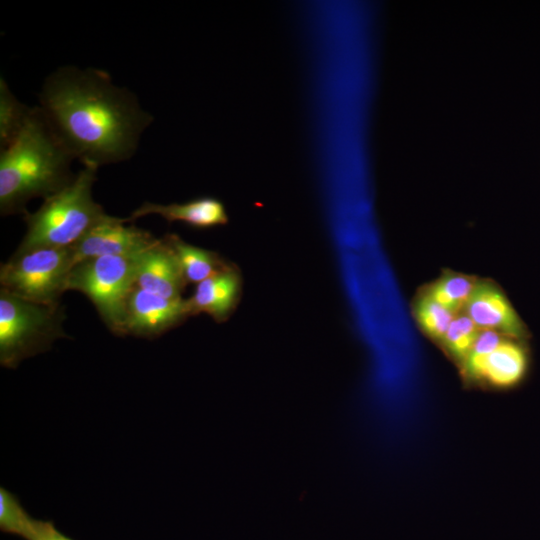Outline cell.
<instances>
[{"label":"cell","instance_id":"obj_14","mask_svg":"<svg viewBox=\"0 0 540 540\" xmlns=\"http://www.w3.org/2000/svg\"><path fill=\"white\" fill-rule=\"evenodd\" d=\"M526 368L525 351L506 338L488 356L481 379L497 387H510L522 379Z\"/></svg>","mask_w":540,"mask_h":540},{"label":"cell","instance_id":"obj_6","mask_svg":"<svg viewBox=\"0 0 540 540\" xmlns=\"http://www.w3.org/2000/svg\"><path fill=\"white\" fill-rule=\"evenodd\" d=\"M135 286V255L101 256L76 263L67 290L86 295L116 335H124L126 301Z\"/></svg>","mask_w":540,"mask_h":540},{"label":"cell","instance_id":"obj_1","mask_svg":"<svg viewBox=\"0 0 540 540\" xmlns=\"http://www.w3.org/2000/svg\"><path fill=\"white\" fill-rule=\"evenodd\" d=\"M38 107L75 160L99 168L133 157L154 120L108 72L65 65L50 73Z\"/></svg>","mask_w":540,"mask_h":540},{"label":"cell","instance_id":"obj_21","mask_svg":"<svg viewBox=\"0 0 540 540\" xmlns=\"http://www.w3.org/2000/svg\"><path fill=\"white\" fill-rule=\"evenodd\" d=\"M25 540H73L60 532L52 521L36 520L33 518Z\"/></svg>","mask_w":540,"mask_h":540},{"label":"cell","instance_id":"obj_20","mask_svg":"<svg viewBox=\"0 0 540 540\" xmlns=\"http://www.w3.org/2000/svg\"><path fill=\"white\" fill-rule=\"evenodd\" d=\"M506 339L503 334L481 329L475 343L463 361V372L470 378L481 379L482 370L488 356Z\"/></svg>","mask_w":540,"mask_h":540},{"label":"cell","instance_id":"obj_2","mask_svg":"<svg viewBox=\"0 0 540 540\" xmlns=\"http://www.w3.org/2000/svg\"><path fill=\"white\" fill-rule=\"evenodd\" d=\"M0 212L24 214L26 204L69 185L75 160L38 106L17 137L0 149Z\"/></svg>","mask_w":540,"mask_h":540},{"label":"cell","instance_id":"obj_7","mask_svg":"<svg viewBox=\"0 0 540 540\" xmlns=\"http://www.w3.org/2000/svg\"><path fill=\"white\" fill-rule=\"evenodd\" d=\"M190 316L186 299H167L135 285L126 301L124 335L155 338Z\"/></svg>","mask_w":540,"mask_h":540},{"label":"cell","instance_id":"obj_11","mask_svg":"<svg viewBox=\"0 0 540 540\" xmlns=\"http://www.w3.org/2000/svg\"><path fill=\"white\" fill-rule=\"evenodd\" d=\"M240 295L241 277L231 267L198 283L186 301L191 316L207 313L217 322H223L235 309Z\"/></svg>","mask_w":540,"mask_h":540},{"label":"cell","instance_id":"obj_10","mask_svg":"<svg viewBox=\"0 0 540 540\" xmlns=\"http://www.w3.org/2000/svg\"><path fill=\"white\" fill-rule=\"evenodd\" d=\"M463 312L480 329L520 337L523 326L504 293L496 285L477 281Z\"/></svg>","mask_w":540,"mask_h":540},{"label":"cell","instance_id":"obj_4","mask_svg":"<svg viewBox=\"0 0 540 540\" xmlns=\"http://www.w3.org/2000/svg\"><path fill=\"white\" fill-rule=\"evenodd\" d=\"M61 304L32 302L0 290V364L16 368L21 361L49 350L66 338Z\"/></svg>","mask_w":540,"mask_h":540},{"label":"cell","instance_id":"obj_9","mask_svg":"<svg viewBox=\"0 0 540 540\" xmlns=\"http://www.w3.org/2000/svg\"><path fill=\"white\" fill-rule=\"evenodd\" d=\"M135 285L167 299H182L187 282L164 237L135 254Z\"/></svg>","mask_w":540,"mask_h":540},{"label":"cell","instance_id":"obj_8","mask_svg":"<svg viewBox=\"0 0 540 540\" xmlns=\"http://www.w3.org/2000/svg\"><path fill=\"white\" fill-rule=\"evenodd\" d=\"M127 218L108 215L72 246L75 264L101 256H132L150 247L158 239Z\"/></svg>","mask_w":540,"mask_h":540},{"label":"cell","instance_id":"obj_12","mask_svg":"<svg viewBox=\"0 0 540 540\" xmlns=\"http://www.w3.org/2000/svg\"><path fill=\"white\" fill-rule=\"evenodd\" d=\"M151 214L159 215L170 223L179 221L199 229L224 225L228 222L223 203L212 197H201L181 204L145 202L127 219L130 222Z\"/></svg>","mask_w":540,"mask_h":540},{"label":"cell","instance_id":"obj_18","mask_svg":"<svg viewBox=\"0 0 540 540\" xmlns=\"http://www.w3.org/2000/svg\"><path fill=\"white\" fill-rule=\"evenodd\" d=\"M481 329L464 313L455 315L441 343L461 363L467 357Z\"/></svg>","mask_w":540,"mask_h":540},{"label":"cell","instance_id":"obj_13","mask_svg":"<svg viewBox=\"0 0 540 540\" xmlns=\"http://www.w3.org/2000/svg\"><path fill=\"white\" fill-rule=\"evenodd\" d=\"M164 239L173 249L187 284H198L232 267L217 253L190 245L175 234H167Z\"/></svg>","mask_w":540,"mask_h":540},{"label":"cell","instance_id":"obj_3","mask_svg":"<svg viewBox=\"0 0 540 540\" xmlns=\"http://www.w3.org/2000/svg\"><path fill=\"white\" fill-rule=\"evenodd\" d=\"M97 170L83 165L69 185L45 198L35 212L26 211L27 231L16 251L73 246L103 221L108 214L92 194Z\"/></svg>","mask_w":540,"mask_h":540},{"label":"cell","instance_id":"obj_17","mask_svg":"<svg viewBox=\"0 0 540 540\" xmlns=\"http://www.w3.org/2000/svg\"><path fill=\"white\" fill-rule=\"evenodd\" d=\"M412 312L422 332L440 342L456 315L425 294L414 302Z\"/></svg>","mask_w":540,"mask_h":540},{"label":"cell","instance_id":"obj_5","mask_svg":"<svg viewBox=\"0 0 540 540\" xmlns=\"http://www.w3.org/2000/svg\"><path fill=\"white\" fill-rule=\"evenodd\" d=\"M74 265L72 246L15 251L1 264V289L32 302L60 304Z\"/></svg>","mask_w":540,"mask_h":540},{"label":"cell","instance_id":"obj_16","mask_svg":"<svg viewBox=\"0 0 540 540\" xmlns=\"http://www.w3.org/2000/svg\"><path fill=\"white\" fill-rule=\"evenodd\" d=\"M32 107L20 102L0 78V149L8 146L26 124Z\"/></svg>","mask_w":540,"mask_h":540},{"label":"cell","instance_id":"obj_19","mask_svg":"<svg viewBox=\"0 0 540 540\" xmlns=\"http://www.w3.org/2000/svg\"><path fill=\"white\" fill-rule=\"evenodd\" d=\"M33 518L22 507L15 494L0 488V529L25 538Z\"/></svg>","mask_w":540,"mask_h":540},{"label":"cell","instance_id":"obj_15","mask_svg":"<svg viewBox=\"0 0 540 540\" xmlns=\"http://www.w3.org/2000/svg\"><path fill=\"white\" fill-rule=\"evenodd\" d=\"M477 281L470 276L448 273L434 281L424 293L454 314L463 312Z\"/></svg>","mask_w":540,"mask_h":540}]
</instances>
